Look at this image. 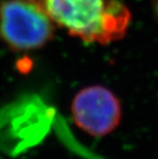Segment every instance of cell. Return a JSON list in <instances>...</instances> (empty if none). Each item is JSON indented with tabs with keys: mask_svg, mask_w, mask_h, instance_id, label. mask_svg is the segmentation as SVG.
I'll use <instances>...</instances> for the list:
<instances>
[{
	"mask_svg": "<svg viewBox=\"0 0 158 159\" xmlns=\"http://www.w3.org/2000/svg\"><path fill=\"white\" fill-rule=\"evenodd\" d=\"M55 33V23L34 0H4L0 4V35L15 50L45 45Z\"/></svg>",
	"mask_w": 158,
	"mask_h": 159,
	"instance_id": "obj_2",
	"label": "cell"
},
{
	"mask_svg": "<svg viewBox=\"0 0 158 159\" xmlns=\"http://www.w3.org/2000/svg\"><path fill=\"white\" fill-rule=\"evenodd\" d=\"M151 2V7L154 12V16H156L157 21H158V0H150Z\"/></svg>",
	"mask_w": 158,
	"mask_h": 159,
	"instance_id": "obj_4",
	"label": "cell"
},
{
	"mask_svg": "<svg viewBox=\"0 0 158 159\" xmlns=\"http://www.w3.org/2000/svg\"><path fill=\"white\" fill-rule=\"evenodd\" d=\"M71 115L79 129L90 137L102 138L113 133L119 125L122 107L112 90L102 85H92L75 94Z\"/></svg>",
	"mask_w": 158,
	"mask_h": 159,
	"instance_id": "obj_3",
	"label": "cell"
},
{
	"mask_svg": "<svg viewBox=\"0 0 158 159\" xmlns=\"http://www.w3.org/2000/svg\"><path fill=\"white\" fill-rule=\"evenodd\" d=\"M55 25L87 43L123 38L132 15L120 0H34Z\"/></svg>",
	"mask_w": 158,
	"mask_h": 159,
	"instance_id": "obj_1",
	"label": "cell"
}]
</instances>
